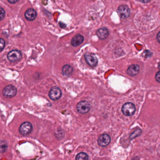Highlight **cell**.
<instances>
[{
	"label": "cell",
	"instance_id": "cell-1",
	"mask_svg": "<svg viewBox=\"0 0 160 160\" xmlns=\"http://www.w3.org/2000/svg\"><path fill=\"white\" fill-rule=\"evenodd\" d=\"M122 111L125 116H132L136 111L135 105L132 102H127L122 107Z\"/></svg>",
	"mask_w": 160,
	"mask_h": 160
},
{
	"label": "cell",
	"instance_id": "cell-2",
	"mask_svg": "<svg viewBox=\"0 0 160 160\" xmlns=\"http://www.w3.org/2000/svg\"><path fill=\"white\" fill-rule=\"evenodd\" d=\"M17 92V88L13 85H8L3 89L2 93L5 97L7 98H11L14 97Z\"/></svg>",
	"mask_w": 160,
	"mask_h": 160
},
{
	"label": "cell",
	"instance_id": "cell-3",
	"mask_svg": "<svg viewBox=\"0 0 160 160\" xmlns=\"http://www.w3.org/2000/svg\"><path fill=\"white\" fill-rule=\"evenodd\" d=\"M33 130V125L30 122H25L22 124L19 128V132L21 134L26 136L29 134Z\"/></svg>",
	"mask_w": 160,
	"mask_h": 160
},
{
	"label": "cell",
	"instance_id": "cell-4",
	"mask_svg": "<svg viewBox=\"0 0 160 160\" xmlns=\"http://www.w3.org/2000/svg\"><path fill=\"white\" fill-rule=\"evenodd\" d=\"M91 106L90 103L87 101H81L77 106V111L81 114H86L89 111Z\"/></svg>",
	"mask_w": 160,
	"mask_h": 160
},
{
	"label": "cell",
	"instance_id": "cell-5",
	"mask_svg": "<svg viewBox=\"0 0 160 160\" xmlns=\"http://www.w3.org/2000/svg\"><path fill=\"white\" fill-rule=\"evenodd\" d=\"M85 60L87 64L91 67H95L97 64L98 60L94 54L86 53L85 55Z\"/></svg>",
	"mask_w": 160,
	"mask_h": 160
},
{
	"label": "cell",
	"instance_id": "cell-6",
	"mask_svg": "<svg viewBox=\"0 0 160 160\" xmlns=\"http://www.w3.org/2000/svg\"><path fill=\"white\" fill-rule=\"evenodd\" d=\"M117 12L120 18L125 19L129 17L130 11L128 7L126 5H121L118 8Z\"/></svg>",
	"mask_w": 160,
	"mask_h": 160
},
{
	"label": "cell",
	"instance_id": "cell-7",
	"mask_svg": "<svg viewBox=\"0 0 160 160\" xmlns=\"http://www.w3.org/2000/svg\"><path fill=\"white\" fill-rule=\"evenodd\" d=\"M22 57L21 52L18 50L10 51L7 55L8 59L11 62H15L20 60Z\"/></svg>",
	"mask_w": 160,
	"mask_h": 160
},
{
	"label": "cell",
	"instance_id": "cell-8",
	"mask_svg": "<svg viewBox=\"0 0 160 160\" xmlns=\"http://www.w3.org/2000/svg\"><path fill=\"white\" fill-rule=\"evenodd\" d=\"M49 97L53 101H57L61 96V91L59 87H53L49 92Z\"/></svg>",
	"mask_w": 160,
	"mask_h": 160
},
{
	"label": "cell",
	"instance_id": "cell-9",
	"mask_svg": "<svg viewBox=\"0 0 160 160\" xmlns=\"http://www.w3.org/2000/svg\"><path fill=\"white\" fill-rule=\"evenodd\" d=\"M111 141V138L109 135L107 134L102 135L98 140V144L102 147H104L108 145Z\"/></svg>",
	"mask_w": 160,
	"mask_h": 160
},
{
	"label": "cell",
	"instance_id": "cell-10",
	"mask_svg": "<svg viewBox=\"0 0 160 160\" xmlns=\"http://www.w3.org/2000/svg\"><path fill=\"white\" fill-rule=\"evenodd\" d=\"M24 17L28 21H32L36 18L37 17V13L34 9L29 8L25 12Z\"/></svg>",
	"mask_w": 160,
	"mask_h": 160
},
{
	"label": "cell",
	"instance_id": "cell-11",
	"mask_svg": "<svg viewBox=\"0 0 160 160\" xmlns=\"http://www.w3.org/2000/svg\"><path fill=\"white\" fill-rule=\"evenodd\" d=\"M140 70V68L138 65H131L127 69V73L130 76H134L138 74Z\"/></svg>",
	"mask_w": 160,
	"mask_h": 160
},
{
	"label": "cell",
	"instance_id": "cell-12",
	"mask_svg": "<svg viewBox=\"0 0 160 160\" xmlns=\"http://www.w3.org/2000/svg\"><path fill=\"white\" fill-rule=\"evenodd\" d=\"M97 35L101 39H104L108 37L109 31L106 27H102L97 31Z\"/></svg>",
	"mask_w": 160,
	"mask_h": 160
},
{
	"label": "cell",
	"instance_id": "cell-13",
	"mask_svg": "<svg viewBox=\"0 0 160 160\" xmlns=\"http://www.w3.org/2000/svg\"><path fill=\"white\" fill-rule=\"evenodd\" d=\"M84 40V38L82 35L80 34L76 35L71 40V44L74 47H77L82 43Z\"/></svg>",
	"mask_w": 160,
	"mask_h": 160
},
{
	"label": "cell",
	"instance_id": "cell-14",
	"mask_svg": "<svg viewBox=\"0 0 160 160\" xmlns=\"http://www.w3.org/2000/svg\"><path fill=\"white\" fill-rule=\"evenodd\" d=\"M73 69L70 65H65L63 66L61 70V73L64 76L69 77L72 74Z\"/></svg>",
	"mask_w": 160,
	"mask_h": 160
},
{
	"label": "cell",
	"instance_id": "cell-15",
	"mask_svg": "<svg viewBox=\"0 0 160 160\" xmlns=\"http://www.w3.org/2000/svg\"><path fill=\"white\" fill-rule=\"evenodd\" d=\"M8 145L6 141L3 140H0V153H5L8 149Z\"/></svg>",
	"mask_w": 160,
	"mask_h": 160
},
{
	"label": "cell",
	"instance_id": "cell-16",
	"mask_svg": "<svg viewBox=\"0 0 160 160\" xmlns=\"http://www.w3.org/2000/svg\"><path fill=\"white\" fill-rule=\"evenodd\" d=\"M76 159L77 160H87L88 159V156L86 153L81 152L77 155Z\"/></svg>",
	"mask_w": 160,
	"mask_h": 160
},
{
	"label": "cell",
	"instance_id": "cell-17",
	"mask_svg": "<svg viewBox=\"0 0 160 160\" xmlns=\"http://www.w3.org/2000/svg\"><path fill=\"white\" fill-rule=\"evenodd\" d=\"M141 130H136L134 133H133L131 135H130V139H132V140H133V139L136 138V137H138V136H140V134H141Z\"/></svg>",
	"mask_w": 160,
	"mask_h": 160
},
{
	"label": "cell",
	"instance_id": "cell-18",
	"mask_svg": "<svg viewBox=\"0 0 160 160\" xmlns=\"http://www.w3.org/2000/svg\"><path fill=\"white\" fill-rule=\"evenodd\" d=\"M5 45V40L2 38H0V52L3 50Z\"/></svg>",
	"mask_w": 160,
	"mask_h": 160
},
{
	"label": "cell",
	"instance_id": "cell-19",
	"mask_svg": "<svg viewBox=\"0 0 160 160\" xmlns=\"http://www.w3.org/2000/svg\"><path fill=\"white\" fill-rule=\"evenodd\" d=\"M5 16V12L2 8H0V21L2 20Z\"/></svg>",
	"mask_w": 160,
	"mask_h": 160
},
{
	"label": "cell",
	"instance_id": "cell-20",
	"mask_svg": "<svg viewBox=\"0 0 160 160\" xmlns=\"http://www.w3.org/2000/svg\"><path fill=\"white\" fill-rule=\"evenodd\" d=\"M155 80H156L158 82V83H160V72L158 71L155 75Z\"/></svg>",
	"mask_w": 160,
	"mask_h": 160
},
{
	"label": "cell",
	"instance_id": "cell-21",
	"mask_svg": "<svg viewBox=\"0 0 160 160\" xmlns=\"http://www.w3.org/2000/svg\"><path fill=\"white\" fill-rule=\"evenodd\" d=\"M19 0H8V1L10 3H12V4H14V3H17L18 2Z\"/></svg>",
	"mask_w": 160,
	"mask_h": 160
},
{
	"label": "cell",
	"instance_id": "cell-22",
	"mask_svg": "<svg viewBox=\"0 0 160 160\" xmlns=\"http://www.w3.org/2000/svg\"><path fill=\"white\" fill-rule=\"evenodd\" d=\"M140 1L142 3H147L150 1L151 0H140Z\"/></svg>",
	"mask_w": 160,
	"mask_h": 160
},
{
	"label": "cell",
	"instance_id": "cell-23",
	"mask_svg": "<svg viewBox=\"0 0 160 160\" xmlns=\"http://www.w3.org/2000/svg\"><path fill=\"white\" fill-rule=\"evenodd\" d=\"M160 32H159V33H158V34H157V37H156V38H157V40H158V42L160 43Z\"/></svg>",
	"mask_w": 160,
	"mask_h": 160
}]
</instances>
